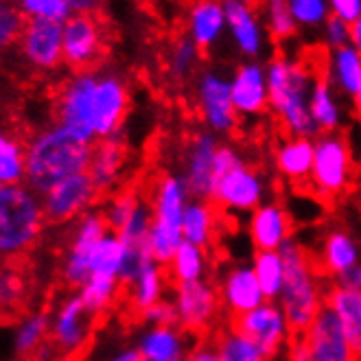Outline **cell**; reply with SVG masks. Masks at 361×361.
<instances>
[{
    "label": "cell",
    "mask_w": 361,
    "mask_h": 361,
    "mask_svg": "<svg viewBox=\"0 0 361 361\" xmlns=\"http://www.w3.org/2000/svg\"><path fill=\"white\" fill-rule=\"evenodd\" d=\"M232 103L239 118H254L269 110V86L267 68L257 59H250L235 71L230 77Z\"/></svg>",
    "instance_id": "e0dca14e"
},
{
    "label": "cell",
    "mask_w": 361,
    "mask_h": 361,
    "mask_svg": "<svg viewBox=\"0 0 361 361\" xmlns=\"http://www.w3.org/2000/svg\"><path fill=\"white\" fill-rule=\"evenodd\" d=\"M140 200L142 197L138 193H134V190H123V193L114 195L108 202V206H105V210H103V217H105V221H108L110 232H116L127 221V217L132 215L134 208L140 204Z\"/></svg>",
    "instance_id": "f6af8a7d"
},
{
    "label": "cell",
    "mask_w": 361,
    "mask_h": 361,
    "mask_svg": "<svg viewBox=\"0 0 361 361\" xmlns=\"http://www.w3.org/2000/svg\"><path fill=\"white\" fill-rule=\"evenodd\" d=\"M287 361H311L309 344L302 335H293V339L287 346Z\"/></svg>",
    "instance_id": "816d5d0a"
},
{
    "label": "cell",
    "mask_w": 361,
    "mask_h": 361,
    "mask_svg": "<svg viewBox=\"0 0 361 361\" xmlns=\"http://www.w3.org/2000/svg\"><path fill=\"white\" fill-rule=\"evenodd\" d=\"M51 331L55 346L63 353H77L86 346L90 335V313L86 305L81 302L79 293L63 300V305L55 313Z\"/></svg>",
    "instance_id": "cb8c5ba5"
},
{
    "label": "cell",
    "mask_w": 361,
    "mask_h": 361,
    "mask_svg": "<svg viewBox=\"0 0 361 361\" xmlns=\"http://www.w3.org/2000/svg\"><path fill=\"white\" fill-rule=\"evenodd\" d=\"M63 63L86 71L103 53V31L94 16H71L61 25Z\"/></svg>",
    "instance_id": "2e32d148"
},
{
    "label": "cell",
    "mask_w": 361,
    "mask_h": 361,
    "mask_svg": "<svg viewBox=\"0 0 361 361\" xmlns=\"http://www.w3.org/2000/svg\"><path fill=\"white\" fill-rule=\"evenodd\" d=\"M190 342H193V337L180 324L147 326L138 337L136 350L147 361H180L195 350Z\"/></svg>",
    "instance_id": "603a6c76"
},
{
    "label": "cell",
    "mask_w": 361,
    "mask_h": 361,
    "mask_svg": "<svg viewBox=\"0 0 361 361\" xmlns=\"http://www.w3.org/2000/svg\"><path fill=\"white\" fill-rule=\"evenodd\" d=\"M138 361H147V359H142V357H140V359H138Z\"/></svg>",
    "instance_id": "94428289"
},
{
    "label": "cell",
    "mask_w": 361,
    "mask_h": 361,
    "mask_svg": "<svg viewBox=\"0 0 361 361\" xmlns=\"http://www.w3.org/2000/svg\"><path fill=\"white\" fill-rule=\"evenodd\" d=\"M195 101L206 130L215 136H228L239 127V114L232 103L228 77L215 71L202 73L195 86Z\"/></svg>",
    "instance_id": "30bf717a"
},
{
    "label": "cell",
    "mask_w": 361,
    "mask_h": 361,
    "mask_svg": "<svg viewBox=\"0 0 361 361\" xmlns=\"http://www.w3.org/2000/svg\"><path fill=\"white\" fill-rule=\"evenodd\" d=\"M127 110L130 90L112 73L83 71L75 75L63 86L57 103L59 125L92 145L118 136Z\"/></svg>",
    "instance_id": "6da1fadb"
},
{
    "label": "cell",
    "mask_w": 361,
    "mask_h": 361,
    "mask_svg": "<svg viewBox=\"0 0 361 361\" xmlns=\"http://www.w3.org/2000/svg\"><path fill=\"white\" fill-rule=\"evenodd\" d=\"M329 81L337 92L357 97L361 92V53H357L350 44L331 51Z\"/></svg>",
    "instance_id": "1f68e13d"
},
{
    "label": "cell",
    "mask_w": 361,
    "mask_h": 361,
    "mask_svg": "<svg viewBox=\"0 0 361 361\" xmlns=\"http://www.w3.org/2000/svg\"><path fill=\"white\" fill-rule=\"evenodd\" d=\"M217 350L221 361H269L250 339L239 335L237 331L228 329L219 339H217Z\"/></svg>",
    "instance_id": "60d3db41"
},
{
    "label": "cell",
    "mask_w": 361,
    "mask_h": 361,
    "mask_svg": "<svg viewBox=\"0 0 361 361\" xmlns=\"http://www.w3.org/2000/svg\"><path fill=\"white\" fill-rule=\"evenodd\" d=\"M357 180L361 184V142H359V156H357Z\"/></svg>",
    "instance_id": "6f0895ef"
},
{
    "label": "cell",
    "mask_w": 361,
    "mask_h": 361,
    "mask_svg": "<svg viewBox=\"0 0 361 361\" xmlns=\"http://www.w3.org/2000/svg\"><path fill=\"white\" fill-rule=\"evenodd\" d=\"M125 259H127V245L121 241L118 235L108 232L92 250L90 276H110V279L121 281Z\"/></svg>",
    "instance_id": "e575fe53"
},
{
    "label": "cell",
    "mask_w": 361,
    "mask_h": 361,
    "mask_svg": "<svg viewBox=\"0 0 361 361\" xmlns=\"http://www.w3.org/2000/svg\"><path fill=\"white\" fill-rule=\"evenodd\" d=\"M357 182V158L350 140L339 134H320L315 138V154L311 169V190L317 200H342Z\"/></svg>",
    "instance_id": "52a82bcc"
},
{
    "label": "cell",
    "mask_w": 361,
    "mask_h": 361,
    "mask_svg": "<svg viewBox=\"0 0 361 361\" xmlns=\"http://www.w3.org/2000/svg\"><path fill=\"white\" fill-rule=\"evenodd\" d=\"M118 279H110V276H90V279L79 287V298L86 305L90 315H97L116 300L118 293Z\"/></svg>",
    "instance_id": "8d00e7d4"
},
{
    "label": "cell",
    "mask_w": 361,
    "mask_h": 361,
    "mask_svg": "<svg viewBox=\"0 0 361 361\" xmlns=\"http://www.w3.org/2000/svg\"><path fill=\"white\" fill-rule=\"evenodd\" d=\"M27 178V149L13 138L0 134V188L20 184Z\"/></svg>",
    "instance_id": "d590c367"
},
{
    "label": "cell",
    "mask_w": 361,
    "mask_h": 361,
    "mask_svg": "<svg viewBox=\"0 0 361 361\" xmlns=\"http://www.w3.org/2000/svg\"><path fill=\"white\" fill-rule=\"evenodd\" d=\"M333 285L342 287V289H350V291H361V263L346 269L344 274H339L333 281Z\"/></svg>",
    "instance_id": "f907efd6"
},
{
    "label": "cell",
    "mask_w": 361,
    "mask_h": 361,
    "mask_svg": "<svg viewBox=\"0 0 361 361\" xmlns=\"http://www.w3.org/2000/svg\"><path fill=\"white\" fill-rule=\"evenodd\" d=\"M269 110L287 136L317 138L320 132L313 123L309 99L315 77L305 61L287 55L274 57L267 63Z\"/></svg>",
    "instance_id": "7a4b0ae2"
},
{
    "label": "cell",
    "mask_w": 361,
    "mask_h": 361,
    "mask_svg": "<svg viewBox=\"0 0 361 361\" xmlns=\"http://www.w3.org/2000/svg\"><path fill=\"white\" fill-rule=\"evenodd\" d=\"M27 27V16L13 0H0V55L16 47Z\"/></svg>",
    "instance_id": "ab89813d"
},
{
    "label": "cell",
    "mask_w": 361,
    "mask_h": 361,
    "mask_svg": "<svg viewBox=\"0 0 361 361\" xmlns=\"http://www.w3.org/2000/svg\"><path fill=\"white\" fill-rule=\"evenodd\" d=\"M245 3H250V5H252V3H257V0H245Z\"/></svg>",
    "instance_id": "91938a15"
},
{
    "label": "cell",
    "mask_w": 361,
    "mask_h": 361,
    "mask_svg": "<svg viewBox=\"0 0 361 361\" xmlns=\"http://www.w3.org/2000/svg\"><path fill=\"white\" fill-rule=\"evenodd\" d=\"M200 55H202V51L195 47V42L188 35L176 39L171 51H169V75H171V79H176V81L188 79L197 68Z\"/></svg>",
    "instance_id": "f35d334b"
},
{
    "label": "cell",
    "mask_w": 361,
    "mask_h": 361,
    "mask_svg": "<svg viewBox=\"0 0 361 361\" xmlns=\"http://www.w3.org/2000/svg\"><path fill=\"white\" fill-rule=\"evenodd\" d=\"M140 359V353L136 348H125L121 353H116L110 361H138Z\"/></svg>",
    "instance_id": "11a10c76"
},
{
    "label": "cell",
    "mask_w": 361,
    "mask_h": 361,
    "mask_svg": "<svg viewBox=\"0 0 361 361\" xmlns=\"http://www.w3.org/2000/svg\"><path fill=\"white\" fill-rule=\"evenodd\" d=\"M217 291H219L221 307L230 315V320L265 302V295L257 281V274H254L252 265H245V263H237L228 267L217 283Z\"/></svg>",
    "instance_id": "ac0fdd59"
},
{
    "label": "cell",
    "mask_w": 361,
    "mask_h": 361,
    "mask_svg": "<svg viewBox=\"0 0 361 361\" xmlns=\"http://www.w3.org/2000/svg\"><path fill=\"white\" fill-rule=\"evenodd\" d=\"M20 51L33 68L53 71L63 61L61 25L47 20H27L20 37Z\"/></svg>",
    "instance_id": "d6986e66"
},
{
    "label": "cell",
    "mask_w": 361,
    "mask_h": 361,
    "mask_svg": "<svg viewBox=\"0 0 361 361\" xmlns=\"http://www.w3.org/2000/svg\"><path fill=\"white\" fill-rule=\"evenodd\" d=\"M331 16L353 25L361 18V0H329Z\"/></svg>",
    "instance_id": "681fc988"
},
{
    "label": "cell",
    "mask_w": 361,
    "mask_h": 361,
    "mask_svg": "<svg viewBox=\"0 0 361 361\" xmlns=\"http://www.w3.org/2000/svg\"><path fill=\"white\" fill-rule=\"evenodd\" d=\"M252 269L257 274V281L265 300L279 302L285 285V261L281 252H257L252 257Z\"/></svg>",
    "instance_id": "836d02e7"
},
{
    "label": "cell",
    "mask_w": 361,
    "mask_h": 361,
    "mask_svg": "<svg viewBox=\"0 0 361 361\" xmlns=\"http://www.w3.org/2000/svg\"><path fill=\"white\" fill-rule=\"evenodd\" d=\"M269 200L267 178L245 160L226 171L212 188L210 202L230 215H250Z\"/></svg>",
    "instance_id": "ba28073f"
},
{
    "label": "cell",
    "mask_w": 361,
    "mask_h": 361,
    "mask_svg": "<svg viewBox=\"0 0 361 361\" xmlns=\"http://www.w3.org/2000/svg\"><path fill=\"white\" fill-rule=\"evenodd\" d=\"M190 202V193L182 180V176L164 173L156 180L154 193L149 200L152 206V228L147 247H149L154 261L160 265H169L176 250L182 245V221L184 210Z\"/></svg>",
    "instance_id": "5b68a950"
},
{
    "label": "cell",
    "mask_w": 361,
    "mask_h": 361,
    "mask_svg": "<svg viewBox=\"0 0 361 361\" xmlns=\"http://www.w3.org/2000/svg\"><path fill=\"white\" fill-rule=\"evenodd\" d=\"M350 47L361 53V18L357 20V23L350 25Z\"/></svg>",
    "instance_id": "db71d44e"
},
{
    "label": "cell",
    "mask_w": 361,
    "mask_h": 361,
    "mask_svg": "<svg viewBox=\"0 0 361 361\" xmlns=\"http://www.w3.org/2000/svg\"><path fill=\"white\" fill-rule=\"evenodd\" d=\"M47 221L37 190L20 182L0 188V257H18L39 237Z\"/></svg>",
    "instance_id": "8992f818"
},
{
    "label": "cell",
    "mask_w": 361,
    "mask_h": 361,
    "mask_svg": "<svg viewBox=\"0 0 361 361\" xmlns=\"http://www.w3.org/2000/svg\"><path fill=\"white\" fill-rule=\"evenodd\" d=\"M171 302L178 313V324L188 333L208 329L217 320L219 309H221L217 285H212L210 281L176 285Z\"/></svg>",
    "instance_id": "7c38bea8"
},
{
    "label": "cell",
    "mask_w": 361,
    "mask_h": 361,
    "mask_svg": "<svg viewBox=\"0 0 361 361\" xmlns=\"http://www.w3.org/2000/svg\"><path fill=\"white\" fill-rule=\"evenodd\" d=\"M27 20H47V23L63 25L73 16L63 0H18Z\"/></svg>",
    "instance_id": "ee69618b"
},
{
    "label": "cell",
    "mask_w": 361,
    "mask_h": 361,
    "mask_svg": "<svg viewBox=\"0 0 361 361\" xmlns=\"http://www.w3.org/2000/svg\"><path fill=\"white\" fill-rule=\"evenodd\" d=\"M309 110L320 134L339 132V127L344 123V112L337 99V90L329 79H315L309 99Z\"/></svg>",
    "instance_id": "f546056e"
},
{
    "label": "cell",
    "mask_w": 361,
    "mask_h": 361,
    "mask_svg": "<svg viewBox=\"0 0 361 361\" xmlns=\"http://www.w3.org/2000/svg\"><path fill=\"white\" fill-rule=\"evenodd\" d=\"M68 5L73 16H94L99 7L103 5V0H63Z\"/></svg>",
    "instance_id": "f5cc1de1"
},
{
    "label": "cell",
    "mask_w": 361,
    "mask_h": 361,
    "mask_svg": "<svg viewBox=\"0 0 361 361\" xmlns=\"http://www.w3.org/2000/svg\"><path fill=\"white\" fill-rule=\"evenodd\" d=\"M247 237L257 252H281L293 239V219L285 204L267 200L247 215Z\"/></svg>",
    "instance_id": "9a60e30c"
},
{
    "label": "cell",
    "mask_w": 361,
    "mask_h": 361,
    "mask_svg": "<svg viewBox=\"0 0 361 361\" xmlns=\"http://www.w3.org/2000/svg\"><path fill=\"white\" fill-rule=\"evenodd\" d=\"M344 329V335L355 353V359L361 361V291H350L333 285L326 291L324 302Z\"/></svg>",
    "instance_id": "83f0119b"
},
{
    "label": "cell",
    "mask_w": 361,
    "mask_h": 361,
    "mask_svg": "<svg viewBox=\"0 0 361 361\" xmlns=\"http://www.w3.org/2000/svg\"><path fill=\"white\" fill-rule=\"evenodd\" d=\"M353 110H355V116L361 121V92L357 97H353Z\"/></svg>",
    "instance_id": "9f6ffc18"
},
{
    "label": "cell",
    "mask_w": 361,
    "mask_h": 361,
    "mask_svg": "<svg viewBox=\"0 0 361 361\" xmlns=\"http://www.w3.org/2000/svg\"><path fill=\"white\" fill-rule=\"evenodd\" d=\"M166 269H169V279H171L176 285L206 281V276H208V250L193 245L188 241H182V245L173 254V259L169 261Z\"/></svg>",
    "instance_id": "d6a6232c"
},
{
    "label": "cell",
    "mask_w": 361,
    "mask_h": 361,
    "mask_svg": "<svg viewBox=\"0 0 361 361\" xmlns=\"http://www.w3.org/2000/svg\"><path fill=\"white\" fill-rule=\"evenodd\" d=\"M263 23L267 33L274 39H291L298 33V25L291 16L287 0H265L263 5Z\"/></svg>",
    "instance_id": "74e56055"
},
{
    "label": "cell",
    "mask_w": 361,
    "mask_h": 361,
    "mask_svg": "<svg viewBox=\"0 0 361 361\" xmlns=\"http://www.w3.org/2000/svg\"><path fill=\"white\" fill-rule=\"evenodd\" d=\"M315 140L300 136H285L274 149V166L285 182L305 184L311 178Z\"/></svg>",
    "instance_id": "484cf974"
},
{
    "label": "cell",
    "mask_w": 361,
    "mask_h": 361,
    "mask_svg": "<svg viewBox=\"0 0 361 361\" xmlns=\"http://www.w3.org/2000/svg\"><path fill=\"white\" fill-rule=\"evenodd\" d=\"M110 228L105 221L103 212H86L83 217L77 219L73 243L68 247L66 261H63V279L73 287H81L90 279V257L94 245L108 235Z\"/></svg>",
    "instance_id": "5bb4252c"
},
{
    "label": "cell",
    "mask_w": 361,
    "mask_h": 361,
    "mask_svg": "<svg viewBox=\"0 0 361 361\" xmlns=\"http://www.w3.org/2000/svg\"><path fill=\"white\" fill-rule=\"evenodd\" d=\"M49 333V320L47 315H29L23 322L18 324L16 335H13V346L20 355H29L33 350H37L44 342V337Z\"/></svg>",
    "instance_id": "b9f144b4"
},
{
    "label": "cell",
    "mask_w": 361,
    "mask_h": 361,
    "mask_svg": "<svg viewBox=\"0 0 361 361\" xmlns=\"http://www.w3.org/2000/svg\"><path fill=\"white\" fill-rule=\"evenodd\" d=\"M221 147L219 136L212 132H197L186 145L182 180L193 200H210L215 188V158Z\"/></svg>",
    "instance_id": "4fadbf2b"
},
{
    "label": "cell",
    "mask_w": 361,
    "mask_h": 361,
    "mask_svg": "<svg viewBox=\"0 0 361 361\" xmlns=\"http://www.w3.org/2000/svg\"><path fill=\"white\" fill-rule=\"evenodd\" d=\"M92 147V142L81 140L66 127H49L27 147V184L42 195L63 178L86 173Z\"/></svg>",
    "instance_id": "3957f363"
},
{
    "label": "cell",
    "mask_w": 361,
    "mask_h": 361,
    "mask_svg": "<svg viewBox=\"0 0 361 361\" xmlns=\"http://www.w3.org/2000/svg\"><path fill=\"white\" fill-rule=\"evenodd\" d=\"M142 320L147 326H173L178 324V313L171 300H160L142 313Z\"/></svg>",
    "instance_id": "c3c4849f"
},
{
    "label": "cell",
    "mask_w": 361,
    "mask_h": 361,
    "mask_svg": "<svg viewBox=\"0 0 361 361\" xmlns=\"http://www.w3.org/2000/svg\"><path fill=\"white\" fill-rule=\"evenodd\" d=\"M166 285H169V279H166V274H164V265H160L158 261L147 263L134 276V281L127 285L134 309L145 313L149 307H154L160 300H164Z\"/></svg>",
    "instance_id": "4dcf8cb0"
},
{
    "label": "cell",
    "mask_w": 361,
    "mask_h": 361,
    "mask_svg": "<svg viewBox=\"0 0 361 361\" xmlns=\"http://www.w3.org/2000/svg\"><path fill=\"white\" fill-rule=\"evenodd\" d=\"M39 197H42V206H44L47 221L63 224V221L79 219L86 212H90V206L99 197V188L94 186L92 178L86 171L55 182Z\"/></svg>",
    "instance_id": "8fae6325"
},
{
    "label": "cell",
    "mask_w": 361,
    "mask_h": 361,
    "mask_svg": "<svg viewBox=\"0 0 361 361\" xmlns=\"http://www.w3.org/2000/svg\"><path fill=\"white\" fill-rule=\"evenodd\" d=\"M298 29H322L331 18L329 0H287Z\"/></svg>",
    "instance_id": "7bdbcfd3"
},
{
    "label": "cell",
    "mask_w": 361,
    "mask_h": 361,
    "mask_svg": "<svg viewBox=\"0 0 361 361\" xmlns=\"http://www.w3.org/2000/svg\"><path fill=\"white\" fill-rule=\"evenodd\" d=\"M230 329L250 339L269 361L279 357L293 339V331L281 305L269 300H265L261 307L252 309L239 317H232Z\"/></svg>",
    "instance_id": "9c48e42d"
},
{
    "label": "cell",
    "mask_w": 361,
    "mask_h": 361,
    "mask_svg": "<svg viewBox=\"0 0 361 361\" xmlns=\"http://www.w3.org/2000/svg\"><path fill=\"white\" fill-rule=\"evenodd\" d=\"M322 37H324V44L329 47V51L344 49L350 44V25L331 16L326 20V25L322 27Z\"/></svg>",
    "instance_id": "7dc6e473"
},
{
    "label": "cell",
    "mask_w": 361,
    "mask_h": 361,
    "mask_svg": "<svg viewBox=\"0 0 361 361\" xmlns=\"http://www.w3.org/2000/svg\"><path fill=\"white\" fill-rule=\"evenodd\" d=\"M302 337L309 344L311 361H357L342 324L326 305Z\"/></svg>",
    "instance_id": "44dd1931"
},
{
    "label": "cell",
    "mask_w": 361,
    "mask_h": 361,
    "mask_svg": "<svg viewBox=\"0 0 361 361\" xmlns=\"http://www.w3.org/2000/svg\"><path fill=\"white\" fill-rule=\"evenodd\" d=\"M313 261L317 271L335 281L339 274L361 263V241L346 226H331L317 243Z\"/></svg>",
    "instance_id": "ffe728a7"
},
{
    "label": "cell",
    "mask_w": 361,
    "mask_h": 361,
    "mask_svg": "<svg viewBox=\"0 0 361 361\" xmlns=\"http://www.w3.org/2000/svg\"><path fill=\"white\" fill-rule=\"evenodd\" d=\"M125 156L127 154H125V145H123L121 136L94 142L88 176L92 178L94 186L99 188V193L116 186V182L123 173V166H125Z\"/></svg>",
    "instance_id": "4316f807"
},
{
    "label": "cell",
    "mask_w": 361,
    "mask_h": 361,
    "mask_svg": "<svg viewBox=\"0 0 361 361\" xmlns=\"http://www.w3.org/2000/svg\"><path fill=\"white\" fill-rule=\"evenodd\" d=\"M25 298V281L16 269H0V311H13Z\"/></svg>",
    "instance_id": "bcb514c9"
},
{
    "label": "cell",
    "mask_w": 361,
    "mask_h": 361,
    "mask_svg": "<svg viewBox=\"0 0 361 361\" xmlns=\"http://www.w3.org/2000/svg\"><path fill=\"white\" fill-rule=\"evenodd\" d=\"M228 33L224 0H195L186 13V35L200 51H208Z\"/></svg>",
    "instance_id": "d4e9b609"
},
{
    "label": "cell",
    "mask_w": 361,
    "mask_h": 361,
    "mask_svg": "<svg viewBox=\"0 0 361 361\" xmlns=\"http://www.w3.org/2000/svg\"><path fill=\"white\" fill-rule=\"evenodd\" d=\"M180 361H200V359H197V357H195L193 353H190V355H186V357H182Z\"/></svg>",
    "instance_id": "680465c9"
},
{
    "label": "cell",
    "mask_w": 361,
    "mask_h": 361,
    "mask_svg": "<svg viewBox=\"0 0 361 361\" xmlns=\"http://www.w3.org/2000/svg\"><path fill=\"white\" fill-rule=\"evenodd\" d=\"M281 254L285 261V285L279 305L293 335H302L326 302V293L320 281L322 274L317 271L313 257L300 241L291 239L287 245H283Z\"/></svg>",
    "instance_id": "277c9868"
},
{
    "label": "cell",
    "mask_w": 361,
    "mask_h": 361,
    "mask_svg": "<svg viewBox=\"0 0 361 361\" xmlns=\"http://www.w3.org/2000/svg\"><path fill=\"white\" fill-rule=\"evenodd\" d=\"M224 9L232 44L243 57L257 59L265 49V27L261 16L245 0H224Z\"/></svg>",
    "instance_id": "7402d4cb"
},
{
    "label": "cell",
    "mask_w": 361,
    "mask_h": 361,
    "mask_svg": "<svg viewBox=\"0 0 361 361\" xmlns=\"http://www.w3.org/2000/svg\"><path fill=\"white\" fill-rule=\"evenodd\" d=\"M217 235V206L210 200H193L186 204L182 237L184 241L208 250Z\"/></svg>",
    "instance_id": "f1b7e54d"
}]
</instances>
